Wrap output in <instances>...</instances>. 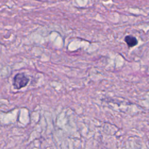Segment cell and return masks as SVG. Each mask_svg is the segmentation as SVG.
<instances>
[{"label": "cell", "instance_id": "6da1fadb", "mask_svg": "<svg viewBox=\"0 0 149 149\" xmlns=\"http://www.w3.org/2000/svg\"><path fill=\"white\" fill-rule=\"evenodd\" d=\"M29 79L23 73L16 74L13 80V85L16 89H20L28 84Z\"/></svg>", "mask_w": 149, "mask_h": 149}, {"label": "cell", "instance_id": "7a4b0ae2", "mask_svg": "<svg viewBox=\"0 0 149 149\" xmlns=\"http://www.w3.org/2000/svg\"><path fill=\"white\" fill-rule=\"evenodd\" d=\"M125 41L129 47H134L138 43L137 38L132 35L126 36L125 37Z\"/></svg>", "mask_w": 149, "mask_h": 149}]
</instances>
